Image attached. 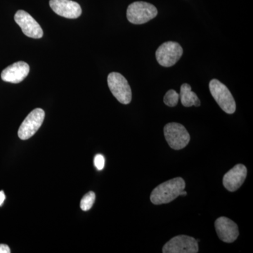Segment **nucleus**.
Here are the masks:
<instances>
[{"label":"nucleus","mask_w":253,"mask_h":253,"mask_svg":"<svg viewBox=\"0 0 253 253\" xmlns=\"http://www.w3.org/2000/svg\"><path fill=\"white\" fill-rule=\"evenodd\" d=\"M95 167L98 170H102L105 166V158L102 155L98 154L95 156L94 160Z\"/></svg>","instance_id":"f3484780"},{"label":"nucleus","mask_w":253,"mask_h":253,"mask_svg":"<svg viewBox=\"0 0 253 253\" xmlns=\"http://www.w3.org/2000/svg\"><path fill=\"white\" fill-rule=\"evenodd\" d=\"M179 99V94L174 89H170L167 91L164 96L165 104L169 107H174L178 104Z\"/></svg>","instance_id":"dca6fc26"},{"label":"nucleus","mask_w":253,"mask_h":253,"mask_svg":"<svg viewBox=\"0 0 253 253\" xmlns=\"http://www.w3.org/2000/svg\"><path fill=\"white\" fill-rule=\"evenodd\" d=\"M49 6L59 16L66 18H78L81 16V5L72 0H50Z\"/></svg>","instance_id":"9b49d317"},{"label":"nucleus","mask_w":253,"mask_h":253,"mask_svg":"<svg viewBox=\"0 0 253 253\" xmlns=\"http://www.w3.org/2000/svg\"><path fill=\"white\" fill-rule=\"evenodd\" d=\"M96 199V195L93 191L84 195V197L81 200V208L83 211H88L92 208Z\"/></svg>","instance_id":"2eb2a0df"},{"label":"nucleus","mask_w":253,"mask_h":253,"mask_svg":"<svg viewBox=\"0 0 253 253\" xmlns=\"http://www.w3.org/2000/svg\"><path fill=\"white\" fill-rule=\"evenodd\" d=\"M29 72V65L24 61H18L5 68L1 73V78L3 81L17 84L24 81Z\"/></svg>","instance_id":"ddd939ff"},{"label":"nucleus","mask_w":253,"mask_h":253,"mask_svg":"<svg viewBox=\"0 0 253 253\" xmlns=\"http://www.w3.org/2000/svg\"><path fill=\"white\" fill-rule=\"evenodd\" d=\"M157 15L158 9L156 6L146 1H134L129 4L126 9L128 21L135 25L149 22Z\"/></svg>","instance_id":"f03ea898"},{"label":"nucleus","mask_w":253,"mask_h":253,"mask_svg":"<svg viewBox=\"0 0 253 253\" xmlns=\"http://www.w3.org/2000/svg\"><path fill=\"white\" fill-rule=\"evenodd\" d=\"M183 49L179 43L167 42L161 44L156 50V56L158 63L163 67H171L181 57Z\"/></svg>","instance_id":"423d86ee"},{"label":"nucleus","mask_w":253,"mask_h":253,"mask_svg":"<svg viewBox=\"0 0 253 253\" xmlns=\"http://www.w3.org/2000/svg\"><path fill=\"white\" fill-rule=\"evenodd\" d=\"M186 187V183L181 177H176L163 182L155 188L151 194V201L154 205L169 204L181 196Z\"/></svg>","instance_id":"f257e3e1"},{"label":"nucleus","mask_w":253,"mask_h":253,"mask_svg":"<svg viewBox=\"0 0 253 253\" xmlns=\"http://www.w3.org/2000/svg\"><path fill=\"white\" fill-rule=\"evenodd\" d=\"M199 252V243L191 236L180 235L169 240L163 246L164 253H196Z\"/></svg>","instance_id":"6e6552de"},{"label":"nucleus","mask_w":253,"mask_h":253,"mask_svg":"<svg viewBox=\"0 0 253 253\" xmlns=\"http://www.w3.org/2000/svg\"><path fill=\"white\" fill-rule=\"evenodd\" d=\"M45 113L41 109H36L28 114L18 131V137L22 140L30 139L40 129L44 121Z\"/></svg>","instance_id":"0eeeda50"},{"label":"nucleus","mask_w":253,"mask_h":253,"mask_svg":"<svg viewBox=\"0 0 253 253\" xmlns=\"http://www.w3.org/2000/svg\"><path fill=\"white\" fill-rule=\"evenodd\" d=\"M209 88L213 98L224 112L228 114L235 113V100L226 86L218 80L213 79L210 82Z\"/></svg>","instance_id":"7ed1b4c3"},{"label":"nucleus","mask_w":253,"mask_h":253,"mask_svg":"<svg viewBox=\"0 0 253 253\" xmlns=\"http://www.w3.org/2000/svg\"><path fill=\"white\" fill-rule=\"evenodd\" d=\"M5 199H6V196H5L4 191H0V206H2L3 203H4Z\"/></svg>","instance_id":"6ab92c4d"},{"label":"nucleus","mask_w":253,"mask_h":253,"mask_svg":"<svg viewBox=\"0 0 253 253\" xmlns=\"http://www.w3.org/2000/svg\"><path fill=\"white\" fill-rule=\"evenodd\" d=\"M14 20L22 30L25 36L34 39L42 38L43 31L41 26L26 11L23 10L18 11L15 14Z\"/></svg>","instance_id":"1a4fd4ad"},{"label":"nucleus","mask_w":253,"mask_h":253,"mask_svg":"<svg viewBox=\"0 0 253 253\" xmlns=\"http://www.w3.org/2000/svg\"><path fill=\"white\" fill-rule=\"evenodd\" d=\"M218 237L223 242H234L239 236V227L234 221L226 217L218 218L214 223Z\"/></svg>","instance_id":"9d476101"},{"label":"nucleus","mask_w":253,"mask_h":253,"mask_svg":"<svg viewBox=\"0 0 253 253\" xmlns=\"http://www.w3.org/2000/svg\"><path fill=\"white\" fill-rule=\"evenodd\" d=\"M247 176V168L242 164L234 166L229 172L224 174L223 184L228 191L234 192L244 184Z\"/></svg>","instance_id":"f8f14e48"},{"label":"nucleus","mask_w":253,"mask_h":253,"mask_svg":"<svg viewBox=\"0 0 253 253\" xmlns=\"http://www.w3.org/2000/svg\"><path fill=\"white\" fill-rule=\"evenodd\" d=\"M11 251L7 245L0 244V253H10Z\"/></svg>","instance_id":"a211bd4d"},{"label":"nucleus","mask_w":253,"mask_h":253,"mask_svg":"<svg viewBox=\"0 0 253 253\" xmlns=\"http://www.w3.org/2000/svg\"><path fill=\"white\" fill-rule=\"evenodd\" d=\"M108 84L116 99L123 104H129L131 101V90L126 78L121 73L113 72L108 76Z\"/></svg>","instance_id":"20e7f679"},{"label":"nucleus","mask_w":253,"mask_h":253,"mask_svg":"<svg viewBox=\"0 0 253 253\" xmlns=\"http://www.w3.org/2000/svg\"><path fill=\"white\" fill-rule=\"evenodd\" d=\"M164 134L168 144L174 150L184 149L190 141L189 132L185 126L179 123H168L165 126Z\"/></svg>","instance_id":"39448f33"},{"label":"nucleus","mask_w":253,"mask_h":253,"mask_svg":"<svg viewBox=\"0 0 253 253\" xmlns=\"http://www.w3.org/2000/svg\"><path fill=\"white\" fill-rule=\"evenodd\" d=\"M179 98L181 104L185 107L195 106L196 107L201 106V101L197 94L191 90V86L187 83H184L181 86Z\"/></svg>","instance_id":"4468645a"}]
</instances>
